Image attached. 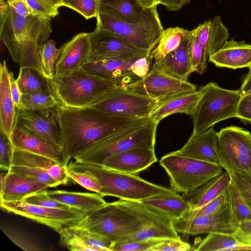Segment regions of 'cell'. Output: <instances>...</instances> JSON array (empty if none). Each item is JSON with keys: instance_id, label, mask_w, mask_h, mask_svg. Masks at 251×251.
Segmentation results:
<instances>
[{"instance_id": "63", "label": "cell", "mask_w": 251, "mask_h": 251, "mask_svg": "<svg viewBox=\"0 0 251 251\" xmlns=\"http://www.w3.org/2000/svg\"></svg>"}, {"instance_id": "16", "label": "cell", "mask_w": 251, "mask_h": 251, "mask_svg": "<svg viewBox=\"0 0 251 251\" xmlns=\"http://www.w3.org/2000/svg\"><path fill=\"white\" fill-rule=\"evenodd\" d=\"M56 107L38 110L17 108L16 124L33 134L62 147Z\"/></svg>"}, {"instance_id": "4", "label": "cell", "mask_w": 251, "mask_h": 251, "mask_svg": "<svg viewBox=\"0 0 251 251\" xmlns=\"http://www.w3.org/2000/svg\"><path fill=\"white\" fill-rule=\"evenodd\" d=\"M47 80L50 93L57 100V106L66 108L92 107L120 87L113 80L94 75L82 68Z\"/></svg>"}, {"instance_id": "28", "label": "cell", "mask_w": 251, "mask_h": 251, "mask_svg": "<svg viewBox=\"0 0 251 251\" xmlns=\"http://www.w3.org/2000/svg\"><path fill=\"white\" fill-rule=\"evenodd\" d=\"M231 182L230 175L222 173L194 191L183 194L182 197L191 206V210L199 209L223 193Z\"/></svg>"}, {"instance_id": "2", "label": "cell", "mask_w": 251, "mask_h": 251, "mask_svg": "<svg viewBox=\"0 0 251 251\" xmlns=\"http://www.w3.org/2000/svg\"><path fill=\"white\" fill-rule=\"evenodd\" d=\"M56 109L63 153L68 163L100 140L144 119L112 116L92 107Z\"/></svg>"}, {"instance_id": "55", "label": "cell", "mask_w": 251, "mask_h": 251, "mask_svg": "<svg viewBox=\"0 0 251 251\" xmlns=\"http://www.w3.org/2000/svg\"><path fill=\"white\" fill-rule=\"evenodd\" d=\"M10 90L13 100L16 108L19 109L21 105L22 93L20 90L16 79L11 72Z\"/></svg>"}, {"instance_id": "32", "label": "cell", "mask_w": 251, "mask_h": 251, "mask_svg": "<svg viewBox=\"0 0 251 251\" xmlns=\"http://www.w3.org/2000/svg\"><path fill=\"white\" fill-rule=\"evenodd\" d=\"M100 11L123 22L136 23L144 17L148 8L136 0H100Z\"/></svg>"}, {"instance_id": "43", "label": "cell", "mask_w": 251, "mask_h": 251, "mask_svg": "<svg viewBox=\"0 0 251 251\" xmlns=\"http://www.w3.org/2000/svg\"><path fill=\"white\" fill-rule=\"evenodd\" d=\"M192 39L191 49V73L196 72L200 75L205 73L208 57L203 51L194 29L191 30Z\"/></svg>"}, {"instance_id": "5", "label": "cell", "mask_w": 251, "mask_h": 251, "mask_svg": "<svg viewBox=\"0 0 251 251\" xmlns=\"http://www.w3.org/2000/svg\"><path fill=\"white\" fill-rule=\"evenodd\" d=\"M69 169L86 173L100 184L99 193L103 197L112 196L120 200L141 202L147 199L177 193L172 188L150 182L138 176L112 170L101 165L71 161Z\"/></svg>"}, {"instance_id": "29", "label": "cell", "mask_w": 251, "mask_h": 251, "mask_svg": "<svg viewBox=\"0 0 251 251\" xmlns=\"http://www.w3.org/2000/svg\"><path fill=\"white\" fill-rule=\"evenodd\" d=\"M49 187L45 183L8 171L4 189L0 194V202L22 201L30 194L47 190Z\"/></svg>"}, {"instance_id": "10", "label": "cell", "mask_w": 251, "mask_h": 251, "mask_svg": "<svg viewBox=\"0 0 251 251\" xmlns=\"http://www.w3.org/2000/svg\"><path fill=\"white\" fill-rule=\"evenodd\" d=\"M220 165L229 174L251 176V134L241 127L229 126L218 132Z\"/></svg>"}, {"instance_id": "56", "label": "cell", "mask_w": 251, "mask_h": 251, "mask_svg": "<svg viewBox=\"0 0 251 251\" xmlns=\"http://www.w3.org/2000/svg\"><path fill=\"white\" fill-rule=\"evenodd\" d=\"M189 1L190 0H159V4L164 5L169 11H176Z\"/></svg>"}, {"instance_id": "9", "label": "cell", "mask_w": 251, "mask_h": 251, "mask_svg": "<svg viewBox=\"0 0 251 251\" xmlns=\"http://www.w3.org/2000/svg\"><path fill=\"white\" fill-rule=\"evenodd\" d=\"M159 164L167 173L171 188L176 192L186 194L198 188L222 173L219 164L175 154L162 156Z\"/></svg>"}, {"instance_id": "57", "label": "cell", "mask_w": 251, "mask_h": 251, "mask_svg": "<svg viewBox=\"0 0 251 251\" xmlns=\"http://www.w3.org/2000/svg\"><path fill=\"white\" fill-rule=\"evenodd\" d=\"M239 91L241 96L251 93V68H250Z\"/></svg>"}, {"instance_id": "37", "label": "cell", "mask_w": 251, "mask_h": 251, "mask_svg": "<svg viewBox=\"0 0 251 251\" xmlns=\"http://www.w3.org/2000/svg\"><path fill=\"white\" fill-rule=\"evenodd\" d=\"M58 163L61 162L45 156L14 149L12 165L25 166L41 169L46 171L50 175Z\"/></svg>"}, {"instance_id": "14", "label": "cell", "mask_w": 251, "mask_h": 251, "mask_svg": "<svg viewBox=\"0 0 251 251\" xmlns=\"http://www.w3.org/2000/svg\"><path fill=\"white\" fill-rule=\"evenodd\" d=\"M173 224L177 232L192 235L210 233L233 234L239 226L234 219L229 201L215 213L193 218L183 217L174 221Z\"/></svg>"}, {"instance_id": "40", "label": "cell", "mask_w": 251, "mask_h": 251, "mask_svg": "<svg viewBox=\"0 0 251 251\" xmlns=\"http://www.w3.org/2000/svg\"><path fill=\"white\" fill-rule=\"evenodd\" d=\"M59 53L55 42L48 40L43 45L40 54L41 64L43 76L51 79L55 76V64Z\"/></svg>"}, {"instance_id": "60", "label": "cell", "mask_w": 251, "mask_h": 251, "mask_svg": "<svg viewBox=\"0 0 251 251\" xmlns=\"http://www.w3.org/2000/svg\"><path fill=\"white\" fill-rule=\"evenodd\" d=\"M144 8H149L159 4V0H136Z\"/></svg>"}, {"instance_id": "58", "label": "cell", "mask_w": 251, "mask_h": 251, "mask_svg": "<svg viewBox=\"0 0 251 251\" xmlns=\"http://www.w3.org/2000/svg\"><path fill=\"white\" fill-rule=\"evenodd\" d=\"M233 234L241 243L251 246V234H244L236 231Z\"/></svg>"}, {"instance_id": "44", "label": "cell", "mask_w": 251, "mask_h": 251, "mask_svg": "<svg viewBox=\"0 0 251 251\" xmlns=\"http://www.w3.org/2000/svg\"><path fill=\"white\" fill-rule=\"evenodd\" d=\"M166 240L149 239L137 241H123L113 242L111 251H151L157 244Z\"/></svg>"}, {"instance_id": "35", "label": "cell", "mask_w": 251, "mask_h": 251, "mask_svg": "<svg viewBox=\"0 0 251 251\" xmlns=\"http://www.w3.org/2000/svg\"><path fill=\"white\" fill-rule=\"evenodd\" d=\"M197 251L251 250V246L241 243L233 234L210 233L194 249Z\"/></svg>"}, {"instance_id": "59", "label": "cell", "mask_w": 251, "mask_h": 251, "mask_svg": "<svg viewBox=\"0 0 251 251\" xmlns=\"http://www.w3.org/2000/svg\"><path fill=\"white\" fill-rule=\"evenodd\" d=\"M236 231L244 234H251V220L240 223Z\"/></svg>"}, {"instance_id": "62", "label": "cell", "mask_w": 251, "mask_h": 251, "mask_svg": "<svg viewBox=\"0 0 251 251\" xmlns=\"http://www.w3.org/2000/svg\"><path fill=\"white\" fill-rule=\"evenodd\" d=\"M54 6L59 8L61 7L63 0H48Z\"/></svg>"}, {"instance_id": "15", "label": "cell", "mask_w": 251, "mask_h": 251, "mask_svg": "<svg viewBox=\"0 0 251 251\" xmlns=\"http://www.w3.org/2000/svg\"><path fill=\"white\" fill-rule=\"evenodd\" d=\"M90 41L88 62L110 58H132L151 52L134 47L113 33L97 28L90 32Z\"/></svg>"}, {"instance_id": "25", "label": "cell", "mask_w": 251, "mask_h": 251, "mask_svg": "<svg viewBox=\"0 0 251 251\" xmlns=\"http://www.w3.org/2000/svg\"><path fill=\"white\" fill-rule=\"evenodd\" d=\"M194 30L200 44L208 58L224 46L229 37L228 29L219 16L204 22Z\"/></svg>"}, {"instance_id": "20", "label": "cell", "mask_w": 251, "mask_h": 251, "mask_svg": "<svg viewBox=\"0 0 251 251\" xmlns=\"http://www.w3.org/2000/svg\"><path fill=\"white\" fill-rule=\"evenodd\" d=\"M157 161L154 150L135 148L110 156L101 166L117 172L136 175Z\"/></svg>"}, {"instance_id": "41", "label": "cell", "mask_w": 251, "mask_h": 251, "mask_svg": "<svg viewBox=\"0 0 251 251\" xmlns=\"http://www.w3.org/2000/svg\"><path fill=\"white\" fill-rule=\"evenodd\" d=\"M100 5L99 0H63L61 6L73 9L88 20L97 17Z\"/></svg>"}, {"instance_id": "38", "label": "cell", "mask_w": 251, "mask_h": 251, "mask_svg": "<svg viewBox=\"0 0 251 251\" xmlns=\"http://www.w3.org/2000/svg\"><path fill=\"white\" fill-rule=\"evenodd\" d=\"M57 101L50 94H22L20 109L38 110L57 106Z\"/></svg>"}, {"instance_id": "39", "label": "cell", "mask_w": 251, "mask_h": 251, "mask_svg": "<svg viewBox=\"0 0 251 251\" xmlns=\"http://www.w3.org/2000/svg\"><path fill=\"white\" fill-rule=\"evenodd\" d=\"M229 201L234 219L240 223L251 220V210L239 191L231 181L228 187Z\"/></svg>"}, {"instance_id": "11", "label": "cell", "mask_w": 251, "mask_h": 251, "mask_svg": "<svg viewBox=\"0 0 251 251\" xmlns=\"http://www.w3.org/2000/svg\"><path fill=\"white\" fill-rule=\"evenodd\" d=\"M160 104L156 100L118 87L92 107L112 116L142 119L150 118Z\"/></svg>"}, {"instance_id": "36", "label": "cell", "mask_w": 251, "mask_h": 251, "mask_svg": "<svg viewBox=\"0 0 251 251\" xmlns=\"http://www.w3.org/2000/svg\"><path fill=\"white\" fill-rule=\"evenodd\" d=\"M16 80L22 94H50L47 79L33 69L20 68Z\"/></svg>"}, {"instance_id": "54", "label": "cell", "mask_w": 251, "mask_h": 251, "mask_svg": "<svg viewBox=\"0 0 251 251\" xmlns=\"http://www.w3.org/2000/svg\"><path fill=\"white\" fill-rule=\"evenodd\" d=\"M6 235L8 237L11 241H12L15 244L25 251H39L40 249L37 248V247L34 244L32 243L31 242L27 240L24 237H20L19 235L15 234L6 233Z\"/></svg>"}, {"instance_id": "1", "label": "cell", "mask_w": 251, "mask_h": 251, "mask_svg": "<svg viewBox=\"0 0 251 251\" xmlns=\"http://www.w3.org/2000/svg\"><path fill=\"white\" fill-rule=\"evenodd\" d=\"M51 19L20 16L5 0H0V38L20 68L33 69L43 75L40 54L52 32Z\"/></svg>"}, {"instance_id": "17", "label": "cell", "mask_w": 251, "mask_h": 251, "mask_svg": "<svg viewBox=\"0 0 251 251\" xmlns=\"http://www.w3.org/2000/svg\"><path fill=\"white\" fill-rule=\"evenodd\" d=\"M90 49V33L74 35L59 49L54 76H63L82 68L88 62Z\"/></svg>"}, {"instance_id": "7", "label": "cell", "mask_w": 251, "mask_h": 251, "mask_svg": "<svg viewBox=\"0 0 251 251\" xmlns=\"http://www.w3.org/2000/svg\"><path fill=\"white\" fill-rule=\"evenodd\" d=\"M201 88V97L191 115L192 136L206 131L221 121L236 117L241 97L239 90L226 89L212 82Z\"/></svg>"}, {"instance_id": "49", "label": "cell", "mask_w": 251, "mask_h": 251, "mask_svg": "<svg viewBox=\"0 0 251 251\" xmlns=\"http://www.w3.org/2000/svg\"><path fill=\"white\" fill-rule=\"evenodd\" d=\"M38 16L53 18L58 15V8L48 0H25Z\"/></svg>"}, {"instance_id": "50", "label": "cell", "mask_w": 251, "mask_h": 251, "mask_svg": "<svg viewBox=\"0 0 251 251\" xmlns=\"http://www.w3.org/2000/svg\"><path fill=\"white\" fill-rule=\"evenodd\" d=\"M69 177L85 189L99 193L101 187L95 179L90 175L68 169Z\"/></svg>"}, {"instance_id": "19", "label": "cell", "mask_w": 251, "mask_h": 251, "mask_svg": "<svg viewBox=\"0 0 251 251\" xmlns=\"http://www.w3.org/2000/svg\"><path fill=\"white\" fill-rule=\"evenodd\" d=\"M59 244L73 251H111V243L77 223L62 228L58 232Z\"/></svg>"}, {"instance_id": "18", "label": "cell", "mask_w": 251, "mask_h": 251, "mask_svg": "<svg viewBox=\"0 0 251 251\" xmlns=\"http://www.w3.org/2000/svg\"><path fill=\"white\" fill-rule=\"evenodd\" d=\"M139 56H141L127 58H110L88 62L82 68L96 75L111 79L119 86L125 87L140 79L134 74L132 68L133 64Z\"/></svg>"}, {"instance_id": "27", "label": "cell", "mask_w": 251, "mask_h": 251, "mask_svg": "<svg viewBox=\"0 0 251 251\" xmlns=\"http://www.w3.org/2000/svg\"><path fill=\"white\" fill-rule=\"evenodd\" d=\"M140 202L151 211L173 222L180 220L191 210L189 203L178 193L154 197Z\"/></svg>"}, {"instance_id": "31", "label": "cell", "mask_w": 251, "mask_h": 251, "mask_svg": "<svg viewBox=\"0 0 251 251\" xmlns=\"http://www.w3.org/2000/svg\"><path fill=\"white\" fill-rule=\"evenodd\" d=\"M202 94L201 88L172 98L159 104L151 113L150 118L159 123L163 119L176 113L191 116Z\"/></svg>"}, {"instance_id": "24", "label": "cell", "mask_w": 251, "mask_h": 251, "mask_svg": "<svg viewBox=\"0 0 251 251\" xmlns=\"http://www.w3.org/2000/svg\"><path fill=\"white\" fill-rule=\"evenodd\" d=\"M218 67L233 69L251 68V44L232 39L227 41L217 52L209 57Z\"/></svg>"}, {"instance_id": "6", "label": "cell", "mask_w": 251, "mask_h": 251, "mask_svg": "<svg viewBox=\"0 0 251 251\" xmlns=\"http://www.w3.org/2000/svg\"><path fill=\"white\" fill-rule=\"evenodd\" d=\"M159 123L146 118L103 138L74 158L75 161L101 165L110 156L135 148L154 150Z\"/></svg>"}, {"instance_id": "21", "label": "cell", "mask_w": 251, "mask_h": 251, "mask_svg": "<svg viewBox=\"0 0 251 251\" xmlns=\"http://www.w3.org/2000/svg\"><path fill=\"white\" fill-rule=\"evenodd\" d=\"M173 152L180 156L220 165L218 132L211 127L201 134L191 135L180 149Z\"/></svg>"}, {"instance_id": "42", "label": "cell", "mask_w": 251, "mask_h": 251, "mask_svg": "<svg viewBox=\"0 0 251 251\" xmlns=\"http://www.w3.org/2000/svg\"><path fill=\"white\" fill-rule=\"evenodd\" d=\"M9 171L45 183L50 187H55L60 185L50 176L46 171L41 169L25 166L12 165Z\"/></svg>"}, {"instance_id": "30", "label": "cell", "mask_w": 251, "mask_h": 251, "mask_svg": "<svg viewBox=\"0 0 251 251\" xmlns=\"http://www.w3.org/2000/svg\"><path fill=\"white\" fill-rule=\"evenodd\" d=\"M51 198L66 204L85 215L93 212L107 202L99 193L70 192L64 190L46 191Z\"/></svg>"}, {"instance_id": "13", "label": "cell", "mask_w": 251, "mask_h": 251, "mask_svg": "<svg viewBox=\"0 0 251 251\" xmlns=\"http://www.w3.org/2000/svg\"><path fill=\"white\" fill-rule=\"evenodd\" d=\"M124 88L156 100L160 104L181 94L197 90L195 84L188 81L175 78L151 69L144 77Z\"/></svg>"}, {"instance_id": "46", "label": "cell", "mask_w": 251, "mask_h": 251, "mask_svg": "<svg viewBox=\"0 0 251 251\" xmlns=\"http://www.w3.org/2000/svg\"><path fill=\"white\" fill-rule=\"evenodd\" d=\"M14 147L11 139L0 127V167L8 172L12 166Z\"/></svg>"}, {"instance_id": "45", "label": "cell", "mask_w": 251, "mask_h": 251, "mask_svg": "<svg viewBox=\"0 0 251 251\" xmlns=\"http://www.w3.org/2000/svg\"><path fill=\"white\" fill-rule=\"evenodd\" d=\"M228 202L229 198L227 187L215 199L199 209L190 210L183 217L193 218L196 216L212 214L225 207Z\"/></svg>"}, {"instance_id": "22", "label": "cell", "mask_w": 251, "mask_h": 251, "mask_svg": "<svg viewBox=\"0 0 251 251\" xmlns=\"http://www.w3.org/2000/svg\"><path fill=\"white\" fill-rule=\"evenodd\" d=\"M192 31L176 50L154 61L151 69L159 71L175 78L187 81L191 73V49Z\"/></svg>"}, {"instance_id": "23", "label": "cell", "mask_w": 251, "mask_h": 251, "mask_svg": "<svg viewBox=\"0 0 251 251\" xmlns=\"http://www.w3.org/2000/svg\"><path fill=\"white\" fill-rule=\"evenodd\" d=\"M11 140L14 149L40 154L68 165L64 158L61 146L33 134L16 124Z\"/></svg>"}, {"instance_id": "33", "label": "cell", "mask_w": 251, "mask_h": 251, "mask_svg": "<svg viewBox=\"0 0 251 251\" xmlns=\"http://www.w3.org/2000/svg\"><path fill=\"white\" fill-rule=\"evenodd\" d=\"M190 33V30L178 26L163 29L157 44L151 51V58L154 61L163 58L178 48Z\"/></svg>"}, {"instance_id": "53", "label": "cell", "mask_w": 251, "mask_h": 251, "mask_svg": "<svg viewBox=\"0 0 251 251\" xmlns=\"http://www.w3.org/2000/svg\"><path fill=\"white\" fill-rule=\"evenodd\" d=\"M5 0L8 4L20 16L27 17L37 15L25 0Z\"/></svg>"}, {"instance_id": "51", "label": "cell", "mask_w": 251, "mask_h": 251, "mask_svg": "<svg viewBox=\"0 0 251 251\" xmlns=\"http://www.w3.org/2000/svg\"><path fill=\"white\" fill-rule=\"evenodd\" d=\"M189 244L180 238L165 240L155 246L151 251H187L191 250Z\"/></svg>"}, {"instance_id": "26", "label": "cell", "mask_w": 251, "mask_h": 251, "mask_svg": "<svg viewBox=\"0 0 251 251\" xmlns=\"http://www.w3.org/2000/svg\"><path fill=\"white\" fill-rule=\"evenodd\" d=\"M10 75L4 60L0 65V127L11 139L16 124L17 108L11 93Z\"/></svg>"}, {"instance_id": "47", "label": "cell", "mask_w": 251, "mask_h": 251, "mask_svg": "<svg viewBox=\"0 0 251 251\" xmlns=\"http://www.w3.org/2000/svg\"><path fill=\"white\" fill-rule=\"evenodd\" d=\"M44 190L30 194L23 200L27 203L48 208L71 209L68 205L50 198Z\"/></svg>"}, {"instance_id": "61", "label": "cell", "mask_w": 251, "mask_h": 251, "mask_svg": "<svg viewBox=\"0 0 251 251\" xmlns=\"http://www.w3.org/2000/svg\"><path fill=\"white\" fill-rule=\"evenodd\" d=\"M7 172L6 173H0V194H1L5 187L6 177Z\"/></svg>"}, {"instance_id": "48", "label": "cell", "mask_w": 251, "mask_h": 251, "mask_svg": "<svg viewBox=\"0 0 251 251\" xmlns=\"http://www.w3.org/2000/svg\"><path fill=\"white\" fill-rule=\"evenodd\" d=\"M230 175L231 181L236 187L251 210V176L235 173Z\"/></svg>"}, {"instance_id": "8", "label": "cell", "mask_w": 251, "mask_h": 251, "mask_svg": "<svg viewBox=\"0 0 251 251\" xmlns=\"http://www.w3.org/2000/svg\"><path fill=\"white\" fill-rule=\"evenodd\" d=\"M156 7L148 8L143 19L136 23L123 22L99 12L96 28L113 33L135 47L151 51L163 30Z\"/></svg>"}, {"instance_id": "12", "label": "cell", "mask_w": 251, "mask_h": 251, "mask_svg": "<svg viewBox=\"0 0 251 251\" xmlns=\"http://www.w3.org/2000/svg\"><path fill=\"white\" fill-rule=\"evenodd\" d=\"M1 209L45 225L58 233L62 228L77 223L85 215L74 209L48 208L26 202L24 200L0 202Z\"/></svg>"}, {"instance_id": "52", "label": "cell", "mask_w": 251, "mask_h": 251, "mask_svg": "<svg viewBox=\"0 0 251 251\" xmlns=\"http://www.w3.org/2000/svg\"><path fill=\"white\" fill-rule=\"evenodd\" d=\"M236 117L244 123H251V93L241 96L239 102Z\"/></svg>"}, {"instance_id": "3", "label": "cell", "mask_w": 251, "mask_h": 251, "mask_svg": "<svg viewBox=\"0 0 251 251\" xmlns=\"http://www.w3.org/2000/svg\"><path fill=\"white\" fill-rule=\"evenodd\" d=\"M169 221L172 220L151 211L141 202L120 200L106 203L86 214L77 224L112 243L136 232L148 223Z\"/></svg>"}, {"instance_id": "34", "label": "cell", "mask_w": 251, "mask_h": 251, "mask_svg": "<svg viewBox=\"0 0 251 251\" xmlns=\"http://www.w3.org/2000/svg\"><path fill=\"white\" fill-rule=\"evenodd\" d=\"M178 238H180L174 227L173 221H169L148 223L136 232L126 236L119 241Z\"/></svg>"}]
</instances>
